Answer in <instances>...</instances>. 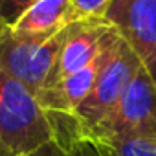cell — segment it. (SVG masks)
Segmentation results:
<instances>
[{
	"instance_id": "obj_5",
	"label": "cell",
	"mask_w": 156,
	"mask_h": 156,
	"mask_svg": "<svg viewBox=\"0 0 156 156\" xmlns=\"http://www.w3.org/2000/svg\"><path fill=\"white\" fill-rule=\"evenodd\" d=\"M103 19L134 50L156 85V0H112Z\"/></svg>"
},
{
	"instance_id": "obj_6",
	"label": "cell",
	"mask_w": 156,
	"mask_h": 156,
	"mask_svg": "<svg viewBox=\"0 0 156 156\" xmlns=\"http://www.w3.org/2000/svg\"><path fill=\"white\" fill-rule=\"evenodd\" d=\"M112 26L105 19H79L66 28V35L44 88L57 85L68 75L87 68L101 51ZM42 88V90H44ZM41 90V92H42Z\"/></svg>"
},
{
	"instance_id": "obj_10",
	"label": "cell",
	"mask_w": 156,
	"mask_h": 156,
	"mask_svg": "<svg viewBox=\"0 0 156 156\" xmlns=\"http://www.w3.org/2000/svg\"><path fill=\"white\" fill-rule=\"evenodd\" d=\"M37 0H0V28H11L17 19Z\"/></svg>"
},
{
	"instance_id": "obj_3",
	"label": "cell",
	"mask_w": 156,
	"mask_h": 156,
	"mask_svg": "<svg viewBox=\"0 0 156 156\" xmlns=\"http://www.w3.org/2000/svg\"><path fill=\"white\" fill-rule=\"evenodd\" d=\"M66 28L46 41L20 39L11 28H0V70L39 96L55 66Z\"/></svg>"
},
{
	"instance_id": "obj_14",
	"label": "cell",
	"mask_w": 156,
	"mask_h": 156,
	"mask_svg": "<svg viewBox=\"0 0 156 156\" xmlns=\"http://www.w3.org/2000/svg\"><path fill=\"white\" fill-rule=\"evenodd\" d=\"M0 156H13V154H11V152H8L4 147H0Z\"/></svg>"
},
{
	"instance_id": "obj_13",
	"label": "cell",
	"mask_w": 156,
	"mask_h": 156,
	"mask_svg": "<svg viewBox=\"0 0 156 156\" xmlns=\"http://www.w3.org/2000/svg\"><path fill=\"white\" fill-rule=\"evenodd\" d=\"M72 156H101L98 145L90 140H79V141H75L70 149Z\"/></svg>"
},
{
	"instance_id": "obj_11",
	"label": "cell",
	"mask_w": 156,
	"mask_h": 156,
	"mask_svg": "<svg viewBox=\"0 0 156 156\" xmlns=\"http://www.w3.org/2000/svg\"><path fill=\"white\" fill-rule=\"evenodd\" d=\"M79 19H103L112 0H72Z\"/></svg>"
},
{
	"instance_id": "obj_7",
	"label": "cell",
	"mask_w": 156,
	"mask_h": 156,
	"mask_svg": "<svg viewBox=\"0 0 156 156\" xmlns=\"http://www.w3.org/2000/svg\"><path fill=\"white\" fill-rule=\"evenodd\" d=\"M112 31H114V28L107 33L99 55L87 68L68 75L66 79L59 81L57 85H51V87L44 88L37 96L46 112H50V114H66V116H73L77 112V108H79L83 105V101L90 96V92H92V88L98 81V75L103 68L105 59H107Z\"/></svg>"
},
{
	"instance_id": "obj_9",
	"label": "cell",
	"mask_w": 156,
	"mask_h": 156,
	"mask_svg": "<svg viewBox=\"0 0 156 156\" xmlns=\"http://www.w3.org/2000/svg\"><path fill=\"white\" fill-rule=\"evenodd\" d=\"M94 143L101 156H156V136H127Z\"/></svg>"
},
{
	"instance_id": "obj_4",
	"label": "cell",
	"mask_w": 156,
	"mask_h": 156,
	"mask_svg": "<svg viewBox=\"0 0 156 156\" xmlns=\"http://www.w3.org/2000/svg\"><path fill=\"white\" fill-rule=\"evenodd\" d=\"M127 136H156V85L140 68L112 114L88 140L103 141Z\"/></svg>"
},
{
	"instance_id": "obj_8",
	"label": "cell",
	"mask_w": 156,
	"mask_h": 156,
	"mask_svg": "<svg viewBox=\"0 0 156 156\" xmlns=\"http://www.w3.org/2000/svg\"><path fill=\"white\" fill-rule=\"evenodd\" d=\"M75 20L79 15L72 0H37L17 19L11 31L20 39L46 41Z\"/></svg>"
},
{
	"instance_id": "obj_2",
	"label": "cell",
	"mask_w": 156,
	"mask_h": 156,
	"mask_svg": "<svg viewBox=\"0 0 156 156\" xmlns=\"http://www.w3.org/2000/svg\"><path fill=\"white\" fill-rule=\"evenodd\" d=\"M140 68H141L140 57L114 30L110 35L107 59L98 75V81L90 96L73 114L81 127L85 140H88L92 132L112 114V110L119 103L121 96L132 83Z\"/></svg>"
},
{
	"instance_id": "obj_12",
	"label": "cell",
	"mask_w": 156,
	"mask_h": 156,
	"mask_svg": "<svg viewBox=\"0 0 156 156\" xmlns=\"http://www.w3.org/2000/svg\"><path fill=\"white\" fill-rule=\"evenodd\" d=\"M22 156H72V152L66 147H62L57 140H53V141H48L42 147H39L28 154H22Z\"/></svg>"
},
{
	"instance_id": "obj_1",
	"label": "cell",
	"mask_w": 156,
	"mask_h": 156,
	"mask_svg": "<svg viewBox=\"0 0 156 156\" xmlns=\"http://www.w3.org/2000/svg\"><path fill=\"white\" fill-rule=\"evenodd\" d=\"M53 140L50 114L37 94L0 70V147L22 156Z\"/></svg>"
}]
</instances>
